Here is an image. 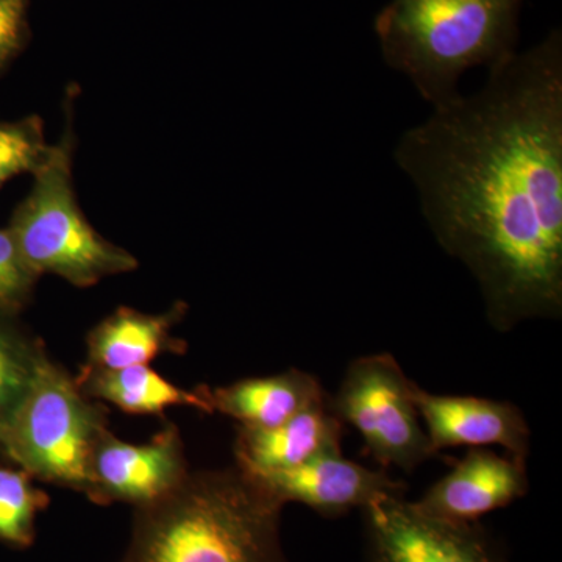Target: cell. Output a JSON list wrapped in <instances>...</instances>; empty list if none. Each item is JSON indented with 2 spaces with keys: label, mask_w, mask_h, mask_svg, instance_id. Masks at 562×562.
Listing matches in <instances>:
<instances>
[{
  "label": "cell",
  "mask_w": 562,
  "mask_h": 562,
  "mask_svg": "<svg viewBox=\"0 0 562 562\" xmlns=\"http://www.w3.org/2000/svg\"><path fill=\"white\" fill-rule=\"evenodd\" d=\"M527 461L472 447L452 472L432 484L416 503L430 516L453 524H476L528 492Z\"/></svg>",
  "instance_id": "cell-11"
},
{
  "label": "cell",
  "mask_w": 562,
  "mask_h": 562,
  "mask_svg": "<svg viewBox=\"0 0 562 562\" xmlns=\"http://www.w3.org/2000/svg\"><path fill=\"white\" fill-rule=\"evenodd\" d=\"M364 512L372 562H505L479 525L430 516L403 495H386Z\"/></svg>",
  "instance_id": "cell-7"
},
{
  "label": "cell",
  "mask_w": 562,
  "mask_h": 562,
  "mask_svg": "<svg viewBox=\"0 0 562 562\" xmlns=\"http://www.w3.org/2000/svg\"><path fill=\"white\" fill-rule=\"evenodd\" d=\"M76 383L92 401L113 403L127 414L161 416L171 406H192L211 414L201 390L187 391L155 372L149 366L106 369L85 364Z\"/></svg>",
  "instance_id": "cell-15"
},
{
  "label": "cell",
  "mask_w": 562,
  "mask_h": 562,
  "mask_svg": "<svg viewBox=\"0 0 562 562\" xmlns=\"http://www.w3.org/2000/svg\"><path fill=\"white\" fill-rule=\"evenodd\" d=\"M74 99L65 98V131L43 168L33 176L29 194L11 214L9 232L29 268L38 277L52 273L76 288H91L106 277L135 271L138 260L103 238L87 220L74 188Z\"/></svg>",
  "instance_id": "cell-4"
},
{
  "label": "cell",
  "mask_w": 562,
  "mask_h": 562,
  "mask_svg": "<svg viewBox=\"0 0 562 562\" xmlns=\"http://www.w3.org/2000/svg\"><path fill=\"white\" fill-rule=\"evenodd\" d=\"M211 413L238 420L243 427L273 428L303 409L325 402L324 390L310 373L290 369L262 379L239 380L228 386H199Z\"/></svg>",
  "instance_id": "cell-14"
},
{
  "label": "cell",
  "mask_w": 562,
  "mask_h": 562,
  "mask_svg": "<svg viewBox=\"0 0 562 562\" xmlns=\"http://www.w3.org/2000/svg\"><path fill=\"white\" fill-rule=\"evenodd\" d=\"M44 121L38 114L18 121H0V190L7 181L22 173L36 172L49 158Z\"/></svg>",
  "instance_id": "cell-18"
},
{
  "label": "cell",
  "mask_w": 562,
  "mask_h": 562,
  "mask_svg": "<svg viewBox=\"0 0 562 562\" xmlns=\"http://www.w3.org/2000/svg\"><path fill=\"white\" fill-rule=\"evenodd\" d=\"M188 473L183 441L172 422L140 446L106 430L92 453L85 494L98 505L131 503L140 508L176 490Z\"/></svg>",
  "instance_id": "cell-8"
},
{
  "label": "cell",
  "mask_w": 562,
  "mask_h": 562,
  "mask_svg": "<svg viewBox=\"0 0 562 562\" xmlns=\"http://www.w3.org/2000/svg\"><path fill=\"white\" fill-rule=\"evenodd\" d=\"M250 476L283 505L302 503L324 517L364 509L379 498L403 495L405 491V484L395 482L386 472L344 460L341 453L324 454L288 471Z\"/></svg>",
  "instance_id": "cell-10"
},
{
  "label": "cell",
  "mask_w": 562,
  "mask_h": 562,
  "mask_svg": "<svg viewBox=\"0 0 562 562\" xmlns=\"http://www.w3.org/2000/svg\"><path fill=\"white\" fill-rule=\"evenodd\" d=\"M344 424L327 401L273 428L239 425L236 465L250 475L297 468L324 454L341 453Z\"/></svg>",
  "instance_id": "cell-12"
},
{
  "label": "cell",
  "mask_w": 562,
  "mask_h": 562,
  "mask_svg": "<svg viewBox=\"0 0 562 562\" xmlns=\"http://www.w3.org/2000/svg\"><path fill=\"white\" fill-rule=\"evenodd\" d=\"M283 506L238 465L190 472L165 497L136 508L121 562H288Z\"/></svg>",
  "instance_id": "cell-2"
},
{
  "label": "cell",
  "mask_w": 562,
  "mask_h": 562,
  "mask_svg": "<svg viewBox=\"0 0 562 562\" xmlns=\"http://www.w3.org/2000/svg\"><path fill=\"white\" fill-rule=\"evenodd\" d=\"M14 314L0 312V436L31 390L41 361V342L13 324Z\"/></svg>",
  "instance_id": "cell-16"
},
{
  "label": "cell",
  "mask_w": 562,
  "mask_h": 562,
  "mask_svg": "<svg viewBox=\"0 0 562 562\" xmlns=\"http://www.w3.org/2000/svg\"><path fill=\"white\" fill-rule=\"evenodd\" d=\"M525 0H390L373 18L383 61L432 110L461 98L468 70L519 52Z\"/></svg>",
  "instance_id": "cell-3"
},
{
  "label": "cell",
  "mask_w": 562,
  "mask_h": 562,
  "mask_svg": "<svg viewBox=\"0 0 562 562\" xmlns=\"http://www.w3.org/2000/svg\"><path fill=\"white\" fill-rule=\"evenodd\" d=\"M32 0H0V77L32 41Z\"/></svg>",
  "instance_id": "cell-20"
},
{
  "label": "cell",
  "mask_w": 562,
  "mask_h": 562,
  "mask_svg": "<svg viewBox=\"0 0 562 562\" xmlns=\"http://www.w3.org/2000/svg\"><path fill=\"white\" fill-rule=\"evenodd\" d=\"M49 495L36 490L24 469L0 465V541L31 547L35 541L36 514L49 505Z\"/></svg>",
  "instance_id": "cell-17"
},
{
  "label": "cell",
  "mask_w": 562,
  "mask_h": 562,
  "mask_svg": "<svg viewBox=\"0 0 562 562\" xmlns=\"http://www.w3.org/2000/svg\"><path fill=\"white\" fill-rule=\"evenodd\" d=\"M413 384L394 357L371 355L351 362L330 403L339 420L360 432L366 453L384 469L409 472L436 454L413 402Z\"/></svg>",
  "instance_id": "cell-6"
},
{
  "label": "cell",
  "mask_w": 562,
  "mask_h": 562,
  "mask_svg": "<svg viewBox=\"0 0 562 562\" xmlns=\"http://www.w3.org/2000/svg\"><path fill=\"white\" fill-rule=\"evenodd\" d=\"M436 241L501 331L562 312V31L487 70L394 149Z\"/></svg>",
  "instance_id": "cell-1"
},
{
  "label": "cell",
  "mask_w": 562,
  "mask_h": 562,
  "mask_svg": "<svg viewBox=\"0 0 562 562\" xmlns=\"http://www.w3.org/2000/svg\"><path fill=\"white\" fill-rule=\"evenodd\" d=\"M106 430L105 406L46 355L0 443L32 479L85 494L92 453Z\"/></svg>",
  "instance_id": "cell-5"
},
{
  "label": "cell",
  "mask_w": 562,
  "mask_h": 562,
  "mask_svg": "<svg viewBox=\"0 0 562 562\" xmlns=\"http://www.w3.org/2000/svg\"><path fill=\"white\" fill-rule=\"evenodd\" d=\"M412 394L432 452L461 446H501L517 460L527 461L531 432L513 403L430 394L416 383Z\"/></svg>",
  "instance_id": "cell-9"
},
{
  "label": "cell",
  "mask_w": 562,
  "mask_h": 562,
  "mask_svg": "<svg viewBox=\"0 0 562 562\" xmlns=\"http://www.w3.org/2000/svg\"><path fill=\"white\" fill-rule=\"evenodd\" d=\"M188 313V305L177 301L168 312L150 314L121 306L88 333L87 364L121 369L147 366L165 353L181 355L187 344L173 338L176 327Z\"/></svg>",
  "instance_id": "cell-13"
},
{
  "label": "cell",
  "mask_w": 562,
  "mask_h": 562,
  "mask_svg": "<svg viewBox=\"0 0 562 562\" xmlns=\"http://www.w3.org/2000/svg\"><path fill=\"white\" fill-rule=\"evenodd\" d=\"M38 280L22 258L9 228H0V312H21L31 302Z\"/></svg>",
  "instance_id": "cell-19"
}]
</instances>
